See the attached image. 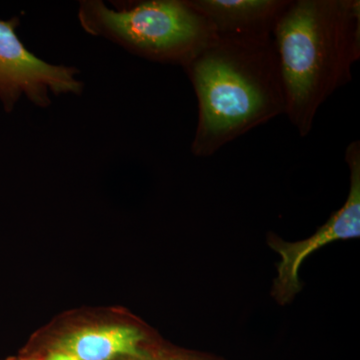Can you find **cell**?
<instances>
[{
  "mask_svg": "<svg viewBox=\"0 0 360 360\" xmlns=\"http://www.w3.org/2000/svg\"><path fill=\"white\" fill-rule=\"evenodd\" d=\"M116 7L101 0L80 2V25L89 34L155 63L184 68L217 37L189 0H146Z\"/></svg>",
  "mask_w": 360,
  "mask_h": 360,
  "instance_id": "cell-3",
  "label": "cell"
},
{
  "mask_svg": "<svg viewBox=\"0 0 360 360\" xmlns=\"http://www.w3.org/2000/svg\"><path fill=\"white\" fill-rule=\"evenodd\" d=\"M46 360H78V359L75 355L68 354V352L56 350V352L49 354Z\"/></svg>",
  "mask_w": 360,
  "mask_h": 360,
  "instance_id": "cell-8",
  "label": "cell"
},
{
  "mask_svg": "<svg viewBox=\"0 0 360 360\" xmlns=\"http://www.w3.org/2000/svg\"><path fill=\"white\" fill-rule=\"evenodd\" d=\"M20 18L0 20V101L11 112L26 96L39 108L51 104V94H80L84 84L75 68L54 65L42 60L22 44L16 27Z\"/></svg>",
  "mask_w": 360,
  "mask_h": 360,
  "instance_id": "cell-4",
  "label": "cell"
},
{
  "mask_svg": "<svg viewBox=\"0 0 360 360\" xmlns=\"http://www.w3.org/2000/svg\"><path fill=\"white\" fill-rule=\"evenodd\" d=\"M198 103L191 153L210 158L250 130L285 115L274 37L217 35L184 66Z\"/></svg>",
  "mask_w": 360,
  "mask_h": 360,
  "instance_id": "cell-1",
  "label": "cell"
},
{
  "mask_svg": "<svg viewBox=\"0 0 360 360\" xmlns=\"http://www.w3.org/2000/svg\"><path fill=\"white\" fill-rule=\"evenodd\" d=\"M350 174L349 193L342 207L317 229L310 238L288 243L270 234L269 245L281 255L272 295L279 304H286L302 290L300 269L314 251L336 240L360 238V141L350 142L345 151Z\"/></svg>",
  "mask_w": 360,
  "mask_h": 360,
  "instance_id": "cell-5",
  "label": "cell"
},
{
  "mask_svg": "<svg viewBox=\"0 0 360 360\" xmlns=\"http://www.w3.org/2000/svg\"><path fill=\"white\" fill-rule=\"evenodd\" d=\"M285 115L300 136L317 112L352 82L360 58L359 0H290L274 30Z\"/></svg>",
  "mask_w": 360,
  "mask_h": 360,
  "instance_id": "cell-2",
  "label": "cell"
},
{
  "mask_svg": "<svg viewBox=\"0 0 360 360\" xmlns=\"http://www.w3.org/2000/svg\"><path fill=\"white\" fill-rule=\"evenodd\" d=\"M290 0H189L219 37H272Z\"/></svg>",
  "mask_w": 360,
  "mask_h": 360,
  "instance_id": "cell-6",
  "label": "cell"
},
{
  "mask_svg": "<svg viewBox=\"0 0 360 360\" xmlns=\"http://www.w3.org/2000/svg\"><path fill=\"white\" fill-rule=\"evenodd\" d=\"M144 340L139 328L127 324L94 326L70 333L58 343V350L78 360H113L118 356L141 357Z\"/></svg>",
  "mask_w": 360,
  "mask_h": 360,
  "instance_id": "cell-7",
  "label": "cell"
},
{
  "mask_svg": "<svg viewBox=\"0 0 360 360\" xmlns=\"http://www.w3.org/2000/svg\"><path fill=\"white\" fill-rule=\"evenodd\" d=\"M170 360H191V359H184V357H175V359H170Z\"/></svg>",
  "mask_w": 360,
  "mask_h": 360,
  "instance_id": "cell-9",
  "label": "cell"
}]
</instances>
